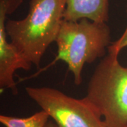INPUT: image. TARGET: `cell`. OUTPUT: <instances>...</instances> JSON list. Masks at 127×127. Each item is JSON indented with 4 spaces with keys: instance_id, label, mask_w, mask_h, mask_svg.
<instances>
[{
    "instance_id": "1",
    "label": "cell",
    "mask_w": 127,
    "mask_h": 127,
    "mask_svg": "<svg viewBox=\"0 0 127 127\" xmlns=\"http://www.w3.org/2000/svg\"><path fill=\"white\" fill-rule=\"evenodd\" d=\"M65 9L66 0H31L25 18L6 21L7 37L30 64L39 67L47 49L57 40Z\"/></svg>"
},
{
    "instance_id": "2",
    "label": "cell",
    "mask_w": 127,
    "mask_h": 127,
    "mask_svg": "<svg viewBox=\"0 0 127 127\" xmlns=\"http://www.w3.org/2000/svg\"><path fill=\"white\" fill-rule=\"evenodd\" d=\"M110 39V28L106 23L86 18L78 21L64 20L55 41L57 55L54 62L62 60L67 64L75 83L80 85L84 65L106 56Z\"/></svg>"
},
{
    "instance_id": "3",
    "label": "cell",
    "mask_w": 127,
    "mask_h": 127,
    "mask_svg": "<svg viewBox=\"0 0 127 127\" xmlns=\"http://www.w3.org/2000/svg\"><path fill=\"white\" fill-rule=\"evenodd\" d=\"M118 53L108 52L95 68L85 98L104 121L106 127H127V67Z\"/></svg>"
},
{
    "instance_id": "4",
    "label": "cell",
    "mask_w": 127,
    "mask_h": 127,
    "mask_svg": "<svg viewBox=\"0 0 127 127\" xmlns=\"http://www.w3.org/2000/svg\"><path fill=\"white\" fill-rule=\"evenodd\" d=\"M26 91L57 127H106L100 114L85 97L76 99L49 87H27Z\"/></svg>"
},
{
    "instance_id": "5",
    "label": "cell",
    "mask_w": 127,
    "mask_h": 127,
    "mask_svg": "<svg viewBox=\"0 0 127 127\" xmlns=\"http://www.w3.org/2000/svg\"><path fill=\"white\" fill-rule=\"evenodd\" d=\"M23 0H0V87L9 88L14 95L17 88L14 73L18 69L29 70L31 65L21 54L7 40L6 17L15 11Z\"/></svg>"
},
{
    "instance_id": "6",
    "label": "cell",
    "mask_w": 127,
    "mask_h": 127,
    "mask_svg": "<svg viewBox=\"0 0 127 127\" xmlns=\"http://www.w3.org/2000/svg\"><path fill=\"white\" fill-rule=\"evenodd\" d=\"M83 18L107 23L109 19V0H66L64 20L78 21Z\"/></svg>"
},
{
    "instance_id": "7",
    "label": "cell",
    "mask_w": 127,
    "mask_h": 127,
    "mask_svg": "<svg viewBox=\"0 0 127 127\" xmlns=\"http://www.w3.org/2000/svg\"><path fill=\"white\" fill-rule=\"evenodd\" d=\"M50 118L45 111L41 110L26 118L1 114L0 115V122L5 127H45Z\"/></svg>"
},
{
    "instance_id": "8",
    "label": "cell",
    "mask_w": 127,
    "mask_h": 127,
    "mask_svg": "<svg viewBox=\"0 0 127 127\" xmlns=\"http://www.w3.org/2000/svg\"><path fill=\"white\" fill-rule=\"evenodd\" d=\"M126 47H127V26L121 37L117 40L114 41V42L111 43L107 50L108 52H116V53L119 54V52Z\"/></svg>"
},
{
    "instance_id": "9",
    "label": "cell",
    "mask_w": 127,
    "mask_h": 127,
    "mask_svg": "<svg viewBox=\"0 0 127 127\" xmlns=\"http://www.w3.org/2000/svg\"><path fill=\"white\" fill-rule=\"evenodd\" d=\"M45 127H57V125H56L55 123L53 122L52 121L49 120V122L47 124V125H46Z\"/></svg>"
}]
</instances>
